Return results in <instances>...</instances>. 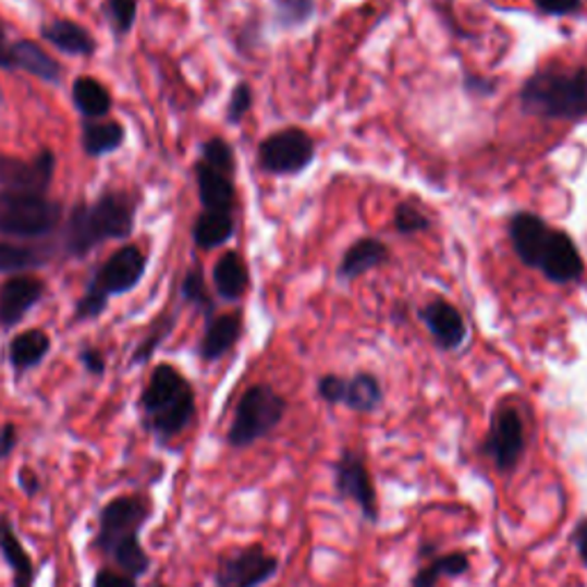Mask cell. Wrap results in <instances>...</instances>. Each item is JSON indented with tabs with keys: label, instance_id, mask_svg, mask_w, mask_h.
Wrapping results in <instances>:
<instances>
[{
	"label": "cell",
	"instance_id": "cell-1",
	"mask_svg": "<svg viewBox=\"0 0 587 587\" xmlns=\"http://www.w3.org/2000/svg\"><path fill=\"white\" fill-rule=\"evenodd\" d=\"M151 516H155V500L149 493L111 498L97 514V533L90 541V551L113 562L118 572L138 580L151 570V558L140 541V530Z\"/></svg>",
	"mask_w": 587,
	"mask_h": 587
},
{
	"label": "cell",
	"instance_id": "cell-2",
	"mask_svg": "<svg viewBox=\"0 0 587 587\" xmlns=\"http://www.w3.org/2000/svg\"><path fill=\"white\" fill-rule=\"evenodd\" d=\"M510 239L521 262L543 273L555 285H570L585 273L583 257L572 236L551 228L535 213L521 211L510 221Z\"/></svg>",
	"mask_w": 587,
	"mask_h": 587
},
{
	"label": "cell",
	"instance_id": "cell-3",
	"mask_svg": "<svg viewBox=\"0 0 587 587\" xmlns=\"http://www.w3.org/2000/svg\"><path fill=\"white\" fill-rule=\"evenodd\" d=\"M140 423L157 441L168 443L184 433L195 418V390L175 365L159 363L138 398Z\"/></svg>",
	"mask_w": 587,
	"mask_h": 587
},
{
	"label": "cell",
	"instance_id": "cell-4",
	"mask_svg": "<svg viewBox=\"0 0 587 587\" xmlns=\"http://www.w3.org/2000/svg\"><path fill=\"white\" fill-rule=\"evenodd\" d=\"M138 203L126 191H103L95 203H81L72 209L64 228V250L85 257L93 248L132 236Z\"/></svg>",
	"mask_w": 587,
	"mask_h": 587
},
{
	"label": "cell",
	"instance_id": "cell-5",
	"mask_svg": "<svg viewBox=\"0 0 587 587\" xmlns=\"http://www.w3.org/2000/svg\"><path fill=\"white\" fill-rule=\"evenodd\" d=\"M524 111L543 120L578 122L587 118V70L547 68L535 72L518 93Z\"/></svg>",
	"mask_w": 587,
	"mask_h": 587
},
{
	"label": "cell",
	"instance_id": "cell-6",
	"mask_svg": "<svg viewBox=\"0 0 587 587\" xmlns=\"http://www.w3.org/2000/svg\"><path fill=\"white\" fill-rule=\"evenodd\" d=\"M145 273H147V255L136 244L118 248L97 269L88 290H85V294L78 298L74 321L97 319L108 308V298L136 290Z\"/></svg>",
	"mask_w": 587,
	"mask_h": 587
},
{
	"label": "cell",
	"instance_id": "cell-7",
	"mask_svg": "<svg viewBox=\"0 0 587 587\" xmlns=\"http://www.w3.org/2000/svg\"><path fill=\"white\" fill-rule=\"evenodd\" d=\"M288 411V402L280 393L267 383L250 386L246 393L239 398L234 408V418L228 429V443L232 448H248L280 425Z\"/></svg>",
	"mask_w": 587,
	"mask_h": 587
},
{
	"label": "cell",
	"instance_id": "cell-8",
	"mask_svg": "<svg viewBox=\"0 0 587 587\" xmlns=\"http://www.w3.org/2000/svg\"><path fill=\"white\" fill-rule=\"evenodd\" d=\"M62 219V205L47 195L0 188V234L39 239L51 234Z\"/></svg>",
	"mask_w": 587,
	"mask_h": 587
},
{
	"label": "cell",
	"instance_id": "cell-9",
	"mask_svg": "<svg viewBox=\"0 0 587 587\" xmlns=\"http://www.w3.org/2000/svg\"><path fill=\"white\" fill-rule=\"evenodd\" d=\"M259 166L273 175H296L315 159V140L301 129H282L259 143Z\"/></svg>",
	"mask_w": 587,
	"mask_h": 587
},
{
	"label": "cell",
	"instance_id": "cell-10",
	"mask_svg": "<svg viewBox=\"0 0 587 587\" xmlns=\"http://www.w3.org/2000/svg\"><path fill=\"white\" fill-rule=\"evenodd\" d=\"M278 558L267 553L259 543L228 553L213 572L216 587H259L278 574Z\"/></svg>",
	"mask_w": 587,
	"mask_h": 587
},
{
	"label": "cell",
	"instance_id": "cell-11",
	"mask_svg": "<svg viewBox=\"0 0 587 587\" xmlns=\"http://www.w3.org/2000/svg\"><path fill=\"white\" fill-rule=\"evenodd\" d=\"M524 450H526L524 420H521L518 411L514 406L500 404L491 418L489 437L485 443L487 456L493 460L500 473H510L518 466Z\"/></svg>",
	"mask_w": 587,
	"mask_h": 587
},
{
	"label": "cell",
	"instance_id": "cell-12",
	"mask_svg": "<svg viewBox=\"0 0 587 587\" xmlns=\"http://www.w3.org/2000/svg\"><path fill=\"white\" fill-rule=\"evenodd\" d=\"M56 175V155L51 149H41L39 155L24 161L16 157L0 155V188L16 193L47 195Z\"/></svg>",
	"mask_w": 587,
	"mask_h": 587
},
{
	"label": "cell",
	"instance_id": "cell-13",
	"mask_svg": "<svg viewBox=\"0 0 587 587\" xmlns=\"http://www.w3.org/2000/svg\"><path fill=\"white\" fill-rule=\"evenodd\" d=\"M319 398L329 404H344L358 413H372L383 400L381 383L375 375L360 372L352 379H342L338 375H326L317 383Z\"/></svg>",
	"mask_w": 587,
	"mask_h": 587
},
{
	"label": "cell",
	"instance_id": "cell-14",
	"mask_svg": "<svg viewBox=\"0 0 587 587\" xmlns=\"http://www.w3.org/2000/svg\"><path fill=\"white\" fill-rule=\"evenodd\" d=\"M335 489L340 498H350L360 507L367 521H377L379 505H377V491L372 485V477L365 466V460L354 452L344 450L335 464Z\"/></svg>",
	"mask_w": 587,
	"mask_h": 587
},
{
	"label": "cell",
	"instance_id": "cell-15",
	"mask_svg": "<svg viewBox=\"0 0 587 587\" xmlns=\"http://www.w3.org/2000/svg\"><path fill=\"white\" fill-rule=\"evenodd\" d=\"M45 292V280L37 276H10L3 285H0V329H14V326L37 306Z\"/></svg>",
	"mask_w": 587,
	"mask_h": 587
},
{
	"label": "cell",
	"instance_id": "cell-16",
	"mask_svg": "<svg viewBox=\"0 0 587 587\" xmlns=\"http://www.w3.org/2000/svg\"><path fill=\"white\" fill-rule=\"evenodd\" d=\"M195 182H198L203 211L234 213V207H236L234 168L216 166L200 159L198 163H195Z\"/></svg>",
	"mask_w": 587,
	"mask_h": 587
},
{
	"label": "cell",
	"instance_id": "cell-17",
	"mask_svg": "<svg viewBox=\"0 0 587 587\" xmlns=\"http://www.w3.org/2000/svg\"><path fill=\"white\" fill-rule=\"evenodd\" d=\"M420 319L427 326V331L431 333L433 342H437L441 350H460L466 342V323L462 313L456 310L452 303L437 298L427 303L420 310Z\"/></svg>",
	"mask_w": 587,
	"mask_h": 587
},
{
	"label": "cell",
	"instance_id": "cell-18",
	"mask_svg": "<svg viewBox=\"0 0 587 587\" xmlns=\"http://www.w3.org/2000/svg\"><path fill=\"white\" fill-rule=\"evenodd\" d=\"M0 555L12 572V587H35L37 570L8 514H0Z\"/></svg>",
	"mask_w": 587,
	"mask_h": 587
},
{
	"label": "cell",
	"instance_id": "cell-19",
	"mask_svg": "<svg viewBox=\"0 0 587 587\" xmlns=\"http://www.w3.org/2000/svg\"><path fill=\"white\" fill-rule=\"evenodd\" d=\"M51 352V338L41 329H28L14 335L8 344V360L14 369L16 381L24 377L30 369L39 367Z\"/></svg>",
	"mask_w": 587,
	"mask_h": 587
},
{
	"label": "cell",
	"instance_id": "cell-20",
	"mask_svg": "<svg viewBox=\"0 0 587 587\" xmlns=\"http://www.w3.org/2000/svg\"><path fill=\"white\" fill-rule=\"evenodd\" d=\"M239 338H242V317L239 315L209 317L200 340V358L205 363L221 360L239 342Z\"/></svg>",
	"mask_w": 587,
	"mask_h": 587
},
{
	"label": "cell",
	"instance_id": "cell-21",
	"mask_svg": "<svg viewBox=\"0 0 587 587\" xmlns=\"http://www.w3.org/2000/svg\"><path fill=\"white\" fill-rule=\"evenodd\" d=\"M41 37L62 53L93 56L97 51V39L76 21L53 19L41 26Z\"/></svg>",
	"mask_w": 587,
	"mask_h": 587
},
{
	"label": "cell",
	"instance_id": "cell-22",
	"mask_svg": "<svg viewBox=\"0 0 587 587\" xmlns=\"http://www.w3.org/2000/svg\"><path fill=\"white\" fill-rule=\"evenodd\" d=\"M12 68L24 70L47 83H58L62 78V64L33 39H21L12 45Z\"/></svg>",
	"mask_w": 587,
	"mask_h": 587
},
{
	"label": "cell",
	"instance_id": "cell-23",
	"mask_svg": "<svg viewBox=\"0 0 587 587\" xmlns=\"http://www.w3.org/2000/svg\"><path fill=\"white\" fill-rule=\"evenodd\" d=\"M72 101L85 120H103L113 108L111 93L95 76H78L72 85Z\"/></svg>",
	"mask_w": 587,
	"mask_h": 587
},
{
	"label": "cell",
	"instance_id": "cell-24",
	"mask_svg": "<svg viewBox=\"0 0 587 587\" xmlns=\"http://www.w3.org/2000/svg\"><path fill=\"white\" fill-rule=\"evenodd\" d=\"M213 288L223 301H239L248 290V269L242 255L228 250L213 267Z\"/></svg>",
	"mask_w": 587,
	"mask_h": 587
},
{
	"label": "cell",
	"instance_id": "cell-25",
	"mask_svg": "<svg viewBox=\"0 0 587 587\" xmlns=\"http://www.w3.org/2000/svg\"><path fill=\"white\" fill-rule=\"evenodd\" d=\"M386 259L388 248L386 244L379 242V239H360V242L352 244V248L344 253L338 273L342 280H354L358 276H365L367 271L381 267Z\"/></svg>",
	"mask_w": 587,
	"mask_h": 587
},
{
	"label": "cell",
	"instance_id": "cell-26",
	"mask_svg": "<svg viewBox=\"0 0 587 587\" xmlns=\"http://www.w3.org/2000/svg\"><path fill=\"white\" fill-rule=\"evenodd\" d=\"M124 126L115 120H85L83 122V149L90 159L120 149L124 145Z\"/></svg>",
	"mask_w": 587,
	"mask_h": 587
},
{
	"label": "cell",
	"instance_id": "cell-27",
	"mask_svg": "<svg viewBox=\"0 0 587 587\" xmlns=\"http://www.w3.org/2000/svg\"><path fill=\"white\" fill-rule=\"evenodd\" d=\"M234 234V213L203 211L193 223V242L203 250L228 244Z\"/></svg>",
	"mask_w": 587,
	"mask_h": 587
},
{
	"label": "cell",
	"instance_id": "cell-28",
	"mask_svg": "<svg viewBox=\"0 0 587 587\" xmlns=\"http://www.w3.org/2000/svg\"><path fill=\"white\" fill-rule=\"evenodd\" d=\"M468 555L466 553H450L441 555L437 560H431L427 567L418 572V576L413 578V587H437L441 578H456L468 572Z\"/></svg>",
	"mask_w": 587,
	"mask_h": 587
},
{
	"label": "cell",
	"instance_id": "cell-29",
	"mask_svg": "<svg viewBox=\"0 0 587 587\" xmlns=\"http://www.w3.org/2000/svg\"><path fill=\"white\" fill-rule=\"evenodd\" d=\"M47 262V255L33 246L0 242V273H26Z\"/></svg>",
	"mask_w": 587,
	"mask_h": 587
},
{
	"label": "cell",
	"instance_id": "cell-30",
	"mask_svg": "<svg viewBox=\"0 0 587 587\" xmlns=\"http://www.w3.org/2000/svg\"><path fill=\"white\" fill-rule=\"evenodd\" d=\"M172 329H175V315L163 313L161 317H157L155 321L149 323L145 338L138 342V346L132 354V360H129V363H132V365L147 363L151 356L157 354V350L163 344V340L172 333Z\"/></svg>",
	"mask_w": 587,
	"mask_h": 587
},
{
	"label": "cell",
	"instance_id": "cell-31",
	"mask_svg": "<svg viewBox=\"0 0 587 587\" xmlns=\"http://www.w3.org/2000/svg\"><path fill=\"white\" fill-rule=\"evenodd\" d=\"M182 296H184V301L193 303V306H198L207 315V319L211 317V313H213V301L209 296L207 282H205V276H203L200 269L186 271V276L182 280Z\"/></svg>",
	"mask_w": 587,
	"mask_h": 587
},
{
	"label": "cell",
	"instance_id": "cell-32",
	"mask_svg": "<svg viewBox=\"0 0 587 587\" xmlns=\"http://www.w3.org/2000/svg\"><path fill=\"white\" fill-rule=\"evenodd\" d=\"M106 14L118 35H129L138 16V0H108Z\"/></svg>",
	"mask_w": 587,
	"mask_h": 587
},
{
	"label": "cell",
	"instance_id": "cell-33",
	"mask_svg": "<svg viewBox=\"0 0 587 587\" xmlns=\"http://www.w3.org/2000/svg\"><path fill=\"white\" fill-rule=\"evenodd\" d=\"M315 10V0H276L278 21L285 26L303 24Z\"/></svg>",
	"mask_w": 587,
	"mask_h": 587
},
{
	"label": "cell",
	"instance_id": "cell-34",
	"mask_svg": "<svg viewBox=\"0 0 587 587\" xmlns=\"http://www.w3.org/2000/svg\"><path fill=\"white\" fill-rule=\"evenodd\" d=\"M395 228L400 234H418L429 228V219L416 205L402 203L395 209Z\"/></svg>",
	"mask_w": 587,
	"mask_h": 587
},
{
	"label": "cell",
	"instance_id": "cell-35",
	"mask_svg": "<svg viewBox=\"0 0 587 587\" xmlns=\"http://www.w3.org/2000/svg\"><path fill=\"white\" fill-rule=\"evenodd\" d=\"M253 106V90L248 83H239L236 88L232 90V97H230V106H228V120L232 124L242 122V118L250 111Z\"/></svg>",
	"mask_w": 587,
	"mask_h": 587
},
{
	"label": "cell",
	"instance_id": "cell-36",
	"mask_svg": "<svg viewBox=\"0 0 587 587\" xmlns=\"http://www.w3.org/2000/svg\"><path fill=\"white\" fill-rule=\"evenodd\" d=\"M93 587H138V580L126 576L118 570H111V567H103L95 574L93 578Z\"/></svg>",
	"mask_w": 587,
	"mask_h": 587
},
{
	"label": "cell",
	"instance_id": "cell-37",
	"mask_svg": "<svg viewBox=\"0 0 587 587\" xmlns=\"http://www.w3.org/2000/svg\"><path fill=\"white\" fill-rule=\"evenodd\" d=\"M78 360L88 375H93V377L106 375V356L97 350V346H83V350L78 352Z\"/></svg>",
	"mask_w": 587,
	"mask_h": 587
},
{
	"label": "cell",
	"instance_id": "cell-38",
	"mask_svg": "<svg viewBox=\"0 0 587 587\" xmlns=\"http://www.w3.org/2000/svg\"><path fill=\"white\" fill-rule=\"evenodd\" d=\"M16 485H19L21 491H24V496H28V498H37L41 493V489H45V485H41V475L30 466H21L19 468Z\"/></svg>",
	"mask_w": 587,
	"mask_h": 587
},
{
	"label": "cell",
	"instance_id": "cell-39",
	"mask_svg": "<svg viewBox=\"0 0 587 587\" xmlns=\"http://www.w3.org/2000/svg\"><path fill=\"white\" fill-rule=\"evenodd\" d=\"M583 5V0H535V8L543 14L553 16H567L578 12Z\"/></svg>",
	"mask_w": 587,
	"mask_h": 587
},
{
	"label": "cell",
	"instance_id": "cell-40",
	"mask_svg": "<svg viewBox=\"0 0 587 587\" xmlns=\"http://www.w3.org/2000/svg\"><path fill=\"white\" fill-rule=\"evenodd\" d=\"M19 445V429L14 423H8L0 427V462L10 460Z\"/></svg>",
	"mask_w": 587,
	"mask_h": 587
},
{
	"label": "cell",
	"instance_id": "cell-41",
	"mask_svg": "<svg viewBox=\"0 0 587 587\" xmlns=\"http://www.w3.org/2000/svg\"><path fill=\"white\" fill-rule=\"evenodd\" d=\"M0 70H14L12 68V41L8 39V33L3 26H0Z\"/></svg>",
	"mask_w": 587,
	"mask_h": 587
},
{
	"label": "cell",
	"instance_id": "cell-42",
	"mask_svg": "<svg viewBox=\"0 0 587 587\" xmlns=\"http://www.w3.org/2000/svg\"><path fill=\"white\" fill-rule=\"evenodd\" d=\"M574 541H576V551L583 560V564L587 567V518H583L580 524L574 530Z\"/></svg>",
	"mask_w": 587,
	"mask_h": 587
},
{
	"label": "cell",
	"instance_id": "cell-43",
	"mask_svg": "<svg viewBox=\"0 0 587 587\" xmlns=\"http://www.w3.org/2000/svg\"><path fill=\"white\" fill-rule=\"evenodd\" d=\"M157 587H166V585H157Z\"/></svg>",
	"mask_w": 587,
	"mask_h": 587
}]
</instances>
